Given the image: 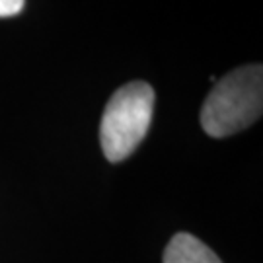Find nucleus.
<instances>
[{
	"label": "nucleus",
	"instance_id": "nucleus-1",
	"mask_svg": "<svg viewBox=\"0 0 263 263\" xmlns=\"http://www.w3.org/2000/svg\"><path fill=\"white\" fill-rule=\"evenodd\" d=\"M263 111V68L246 65L216 80L201 107V127L213 139L232 137L254 125Z\"/></svg>",
	"mask_w": 263,
	"mask_h": 263
},
{
	"label": "nucleus",
	"instance_id": "nucleus-2",
	"mask_svg": "<svg viewBox=\"0 0 263 263\" xmlns=\"http://www.w3.org/2000/svg\"><path fill=\"white\" fill-rule=\"evenodd\" d=\"M154 100V90L146 82H129L113 92L100 123V142L109 162L129 158L146 137Z\"/></svg>",
	"mask_w": 263,
	"mask_h": 263
},
{
	"label": "nucleus",
	"instance_id": "nucleus-3",
	"mask_svg": "<svg viewBox=\"0 0 263 263\" xmlns=\"http://www.w3.org/2000/svg\"><path fill=\"white\" fill-rule=\"evenodd\" d=\"M164 263H222L197 236L178 232L164 250Z\"/></svg>",
	"mask_w": 263,
	"mask_h": 263
},
{
	"label": "nucleus",
	"instance_id": "nucleus-4",
	"mask_svg": "<svg viewBox=\"0 0 263 263\" xmlns=\"http://www.w3.org/2000/svg\"><path fill=\"white\" fill-rule=\"evenodd\" d=\"M26 6V0H0V18L18 16Z\"/></svg>",
	"mask_w": 263,
	"mask_h": 263
}]
</instances>
